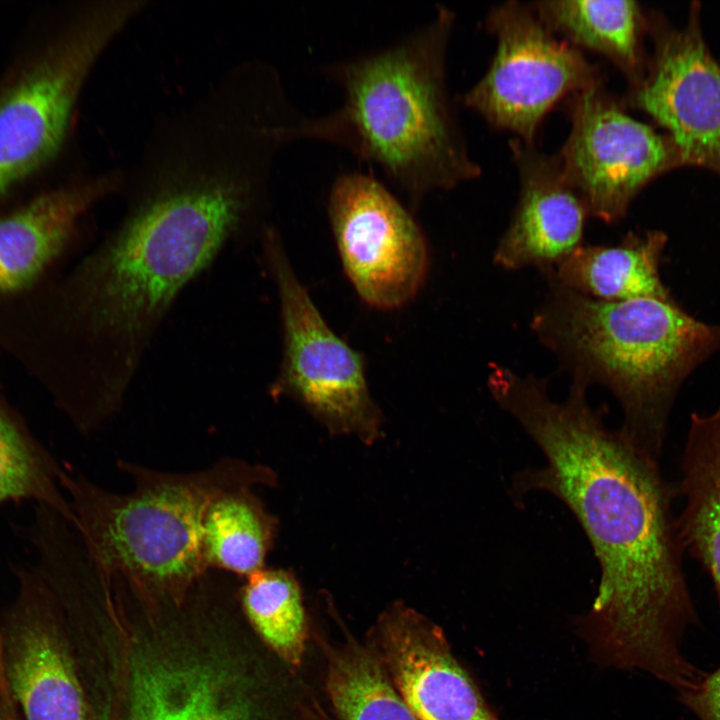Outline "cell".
<instances>
[{"mask_svg": "<svg viewBox=\"0 0 720 720\" xmlns=\"http://www.w3.org/2000/svg\"><path fill=\"white\" fill-rule=\"evenodd\" d=\"M556 36L607 59L624 77L628 91L647 73L643 38L646 13L633 0H539L530 2Z\"/></svg>", "mask_w": 720, "mask_h": 720, "instance_id": "16", "label": "cell"}, {"mask_svg": "<svg viewBox=\"0 0 720 720\" xmlns=\"http://www.w3.org/2000/svg\"><path fill=\"white\" fill-rule=\"evenodd\" d=\"M546 280L533 333L572 380L615 396L621 430L658 459L682 385L720 351V324L696 319L676 300H598Z\"/></svg>", "mask_w": 720, "mask_h": 720, "instance_id": "3", "label": "cell"}, {"mask_svg": "<svg viewBox=\"0 0 720 720\" xmlns=\"http://www.w3.org/2000/svg\"><path fill=\"white\" fill-rule=\"evenodd\" d=\"M485 25L496 40L495 52L462 103L497 130L535 143L556 104L605 81L601 67L549 30L530 2L495 5Z\"/></svg>", "mask_w": 720, "mask_h": 720, "instance_id": "7", "label": "cell"}, {"mask_svg": "<svg viewBox=\"0 0 720 720\" xmlns=\"http://www.w3.org/2000/svg\"><path fill=\"white\" fill-rule=\"evenodd\" d=\"M327 690L342 720H418L382 663L362 647L351 646L331 659Z\"/></svg>", "mask_w": 720, "mask_h": 720, "instance_id": "20", "label": "cell"}, {"mask_svg": "<svg viewBox=\"0 0 720 720\" xmlns=\"http://www.w3.org/2000/svg\"><path fill=\"white\" fill-rule=\"evenodd\" d=\"M681 471L680 537L709 572L720 602V403L711 413L690 415Z\"/></svg>", "mask_w": 720, "mask_h": 720, "instance_id": "17", "label": "cell"}, {"mask_svg": "<svg viewBox=\"0 0 720 720\" xmlns=\"http://www.w3.org/2000/svg\"><path fill=\"white\" fill-rule=\"evenodd\" d=\"M327 211L344 271L360 298L381 310L402 307L429 265L425 235L373 173L348 171L331 184Z\"/></svg>", "mask_w": 720, "mask_h": 720, "instance_id": "9", "label": "cell"}, {"mask_svg": "<svg viewBox=\"0 0 720 720\" xmlns=\"http://www.w3.org/2000/svg\"><path fill=\"white\" fill-rule=\"evenodd\" d=\"M0 720H20L6 674L4 641L0 635Z\"/></svg>", "mask_w": 720, "mask_h": 720, "instance_id": "24", "label": "cell"}, {"mask_svg": "<svg viewBox=\"0 0 720 720\" xmlns=\"http://www.w3.org/2000/svg\"><path fill=\"white\" fill-rule=\"evenodd\" d=\"M132 490L115 493L63 468L60 485L87 557L106 578L179 595L208 572L203 520L221 493L277 484L268 466L225 457L192 472L155 470L119 459Z\"/></svg>", "mask_w": 720, "mask_h": 720, "instance_id": "4", "label": "cell"}, {"mask_svg": "<svg viewBox=\"0 0 720 720\" xmlns=\"http://www.w3.org/2000/svg\"><path fill=\"white\" fill-rule=\"evenodd\" d=\"M667 243V234L660 230L630 231L616 245H581L542 273L598 300H675L660 274Z\"/></svg>", "mask_w": 720, "mask_h": 720, "instance_id": "15", "label": "cell"}, {"mask_svg": "<svg viewBox=\"0 0 720 720\" xmlns=\"http://www.w3.org/2000/svg\"><path fill=\"white\" fill-rule=\"evenodd\" d=\"M62 470L22 415L0 393V506L33 501L72 525L73 512L60 485Z\"/></svg>", "mask_w": 720, "mask_h": 720, "instance_id": "19", "label": "cell"}, {"mask_svg": "<svg viewBox=\"0 0 720 720\" xmlns=\"http://www.w3.org/2000/svg\"><path fill=\"white\" fill-rule=\"evenodd\" d=\"M252 487L228 490L209 504L203 520L206 567L244 579L264 569L279 521Z\"/></svg>", "mask_w": 720, "mask_h": 720, "instance_id": "18", "label": "cell"}, {"mask_svg": "<svg viewBox=\"0 0 720 720\" xmlns=\"http://www.w3.org/2000/svg\"><path fill=\"white\" fill-rule=\"evenodd\" d=\"M261 240L279 296L283 336L270 395L295 400L332 435L372 445L382 434L383 416L370 394L361 355L326 323L294 272L278 231L267 225Z\"/></svg>", "mask_w": 720, "mask_h": 720, "instance_id": "6", "label": "cell"}, {"mask_svg": "<svg viewBox=\"0 0 720 720\" xmlns=\"http://www.w3.org/2000/svg\"><path fill=\"white\" fill-rule=\"evenodd\" d=\"M455 21V13L438 4L426 23L399 40L323 65L341 102L325 114L303 115L291 141L328 143L376 166L413 207L478 178L481 167L449 87Z\"/></svg>", "mask_w": 720, "mask_h": 720, "instance_id": "2", "label": "cell"}, {"mask_svg": "<svg viewBox=\"0 0 720 720\" xmlns=\"http://www.w3.org/2000/svg\"><path fill=\"white\" fill-rule=\"evenodd\" d=\"M646 32L653 45L646 77L623 102L666 129L684 166L720 176V64L704 40L699 3L680 29L646 13Z\"/></svg>", "mask_w": 720, "mask_h": 720, "instance_id": "10", "label": "cell"}, {"mask_svg": "<svg viewBox=\"0 0 720 720\" xmlns=\"http://www.w3.org/2000/svg\"><path fill=\"white\" fill-rule=\"evenodd\" d=\"M145 720H256L243 706L216 697H196L170 704Z\"/></svg>", "mask_w": 720, "mask_h": 720, "instance_id": "22", "label": "cell"}, {"mask_svg": "<svg viewBox=\"0 0 720 720\" xmlns=\"http://www.w3.org/2000/svg\"><path fill=\"white\" fill-rule=\"evenodd\" d=\"M487 387L541 450L543 466L515 475L517 495L544 491L574 514L601 577L579 631L600 665L651 674L679 690L697 676L681 651L696 621L683 571L685 550L673 514L677 487L624 431L612 430L572 380L562 401L544 379L494 367Z\"/></svg>", "mask_w": 720, "mask_h": 720, "instance_id": "1", "label": "cell"}, {"mask_svg": "<svg viewBox=\"0 0 720 720\" xmlns=\"http://www.w3.org/2000/svg\"><path fill=\"white\" fill-rule=\"evenodd\" d=\"M245 580L242 604L250 622L286 662L298 666L305 650L306 616L294 574L265 567Z\"/></svg>", "mask_w": 720, "mask_h": 720, "instance_id": "21", "label": "cell"}, {"mask_svg": "<svg viewBox=\"0 0 720 720\" xmlns=\"http://www.w3.org/2000/svg\"><path fill=\"white\" fill-rule=\"evenodd\" d=\"M564 104L570 131L556 154L589 216L619 222L650 182L684 166L672 138L629 115L605 81L570 95Z\"/></svg>", "mask_w": 720, "mask_h": 720, "instance_id": "8", "label": "cell"}, {"mask_svg": "<svg viewBox=\"0 0 720 720\" xmlns=\"http://www.w3.org/2000/svg\"><path fill=\"white\" fill-rule=\"evenodd\" d=\"M146 3H85L2 93L0 200L58 153L88 76Z\"/></svg>", "mask_w": 720, "mask_h": 720, "instance_id": "5", "label": "cell"}, {"mask_svg": "<svg viewBox=\"0 0 720 720\" xmlns=\"http://www.w3.org/2000/svg\"><path fill=\"white\" fill-rule=\"evenodd\" d=\"M680 696L698 720H720V667Z\"/></svg>", "mask_w": 720, "mask_h": 720, "instance_id": "23", "label": "cell"}, {"mask_svg": "<svg viewBox=\"0 0 720 720\" xmlns=\"http://www.w3.org/2000/svg\"><path fill=\"white\" fill-rule=\"evenodd\" d=\"M22 586L6 674L26 720H86L83 694L70 659L47 620L45 580L35 567L16 566Z\"/></svg>", "mask_w": 720, "mask_h": 720, "instance_id": "14", "label": "cell"}, {"mask_svg": "<svg viewBox=\"0 0 720 720\" xmlns=\"http://www.w3.org/2000/svg\"><path fill=\"white\" fill-rule=\"evenodd\" d=\"M380 632L393 684L418 720H501L436 625L397 604Z\"/></svg>", "mask_w": 720, "mask_h": 720, "instance_id": "13", "label": "cell"}, {"mask_svg": "<svg viewBox=\"0 0 720 720\" xmlns=\"http://www.w3.org/2000/svg\"><path fill=\"white\" fill-rule=\"evenodd\" d=\"M124 174L108 170L43 192L0 214V302L34 289L57 272L83 217L120 192Z\"/></svg>", "mask_w": 720, "mask_h": 720, "instance_id": "12", "label": "cell"}, {"mask_svg": "<svg viewBox=\"0 0 720 720\" xmlns=\"http://www.w3.org/2000/svg\"><path fill=\"white\" fill-rule=\"evenodd\" d=\"M518 198L508 227L493 253L507 271L552 269L582 245L588 210L565 177L557 154L533 142L509 141Z\"/></svg>", "mask_w": 720, "mask_h": 720, "instance_id": "11", "label": "cell"}]
</instances>
